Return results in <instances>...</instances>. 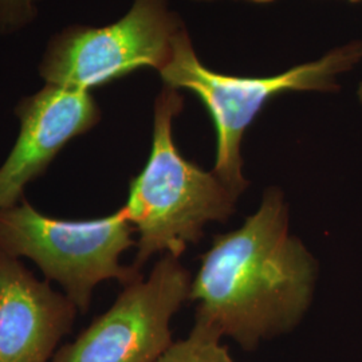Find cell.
Listing matches in <instances>:
<instances>
[{"instance_id":"1","label":"cell","mask_w":362,"mask_h":362,"mask_svg":"<svg viewBox=\"0 0 362 362\" xmlns=\"http://www.w3.org/2000/svg\"><path fill=\"white\" fill-rule=\"evenodd\" d=\"M315 279V260L290 233L284 194L270 188L258 209L238 230L215 236L202 257L189 291L194 322L254 350L302 321Z\"/></svg>"},{"instance_id":"2","label":"cell","mask_w":362,"mask_h":362,"mask_svg":"<svg viewBox=\"0 0 362 362\" xmlns=\"http://www.w3.org/2000/svg\"><path fill=\"white\" fill-rule=\"evenodd\" d=\"M184 109L180 90L163 85L153 107L152 148L143 170L130 181L121 208L139 233L133 267L140 270L155 254L180 258L197 243L211 221H226L239 194L214 172H206L181 155L173 122Z\"/></svg>"},{"instance_id":"3","label":"cell","mask_w":362,"mask_h":362,"mask_svg":"<svg viewBox=\"0 0 362 362\" xmlns=\"http://www.w3.org/2000/svg\"><path fill=\"white\" fill-rule=\"evenodd\" d=\"M362 61V40H353L321 58L269 77H240L215 71L197 57L187 27L176 40L168 65L158 74L163 85L194 93L206 106L216 133L214 173L235 194L248 185L243 177L242 141L264 106L290 91H336L338 78Z\"/></svg>"},{"instance_id":"4","label":"cell","mask_w":362,"mask_h":362,"mask_svg":"<svg viewBox=\"0 0 362 362\" xmlns=\"http://www.w3.org/2000/svg\"><path fill=\"white\" fill-rule=\"evenodd\" d=\"M134 233L122 209L91 220L54 219L25 199L0 209V250L31 259L47 281L64 287L81 313L89 310L98 284L117 279L127 286L143 278L136 267L119 263L122 252L134 245Z\"/></svg>"},{"instance_id":"5","label":"cell","mask_w":362,"mask_h":362,"mask_svg":"<svg viewBox=\"0 0 362 362\" xmlns=\"http://www.w3.org/2000/svg\"><path fill=\"white\" fill-rule=\"evenodd\" d=\"M184 28L169 0H134L128 13L107 26L73 25L54 34L39 76L47 85L91 91L144 67L160 73Z\"/></svg>"},{"instance_id":"6","label":"cell","mask_w":362,"mask_h":362,"mask_svg":"<svg viewBox=\"0 0 362 362\" xmlns=\"http://www.w3.org/2000/svg\"><path fill=\"white\" fill-rule=\"evenodd\" d=\"M191 285L189 272L165 254L146 281L124 286L113 306L52 362H155L172 345L170 321L189 300Z\"/></svg>"},{"instance_id":"7","label":"cell","mask_w":362,"mask_h":362,"mask_svg":"<svg viewBox=\"0 0 362 362\" xmlns=\"http://www.w3.org/2000/svg\"><path fill=\"white\" fill-rule=\"evenodd\" d=\"M15 116L19 134L0 167V209L21 203L27 185L46 172L66 145L100 122L101 109L91 91L46 83L18 103Z\"/></svg>"},{"instance_id":"8","label":"cell","mask_w":362,"mask_h":362,"mask_svg":"<svg viewBox=\"0 0 362 362\" xmlns=\"http://www.w3.org/2000/svg\"><path fill=\"white\" fill-rule=\"evenodd\" d=\"M77 306L0 250V362H52Z\"/></svg>"},{"instance_id":"9","label":"cell","mask_w":362,"mask_h":362,"mask_svg":"<svg viewBox=\"0 0 362 362\" xmlns=\"http://www.w3.org/2000/svg\"><path fill=\"white\" fill-rule=\"evenodd\" d=\"M221 337L204 325L196 324L187 338L172 342L155 362H233Z\"/></svg>"},{"instance_id":"10","label":"cell","mask_w":362,"mask_h":362,"mask_svg":"<svg viewBox=\"0 0 362 362\" xmlns=\"http://www.w3.org/2000/svg\"><path fill=\"white\" fill-rule=\"evenodd\" d=\"M40 0H0V34L10 35L30 26L38 15Z\"/></svg>"},{"instance_id":"11","label":"cell","mask_w":362,"mask_h":362,"mask_svg":"<svg viewBox=\"0 0 362 362\" xmlns=\"http://www.w3.org/2000/svg\"><path fill=\"white\" fill-rule=\"evenodd\" d=\"M233 1H246V3H252V4H270L275 0H233Z\"/></svg>"},{"instance_id":"12","label":"cell","mask_w":362,"mask_h":362,"mask_svg":"<svg viewBox=\"0 0 362 362\" xmlns=\"http://www.w3.org/2000/svg\"><path fill=\"white\" fill-rule=\"evenodd\" d=\"M357 94H358V98H360V101L362 103V83L360 85V88H358V91H357Z\"/></svg>"},{"instance_id":"13","label":"cell","mask_w":362,"mask_h":362,"mask_svg":"<svg viewBox=\"0 0 362 362\" xmlns=\"http://www.w3.org/2000/svg\"><path fill=\"white\" fill-rule=\"evenodd\" d=\"M345 1H349V3H354V4H358V3H362V0H345Z\"/></svg>"},{"instance_id":"14","label":"cell","mask_w":362,"mask_h":362,"mask_svg":"<svg viewBox=\"0 0 362 362\" xmlns=\"http://www.w3.org/2000/svg\"><path fill=\"white\" fill-rule=\"evenodd\" d=\"M194 1H211V0H194Z\"/></svg>"}]
</instances>
